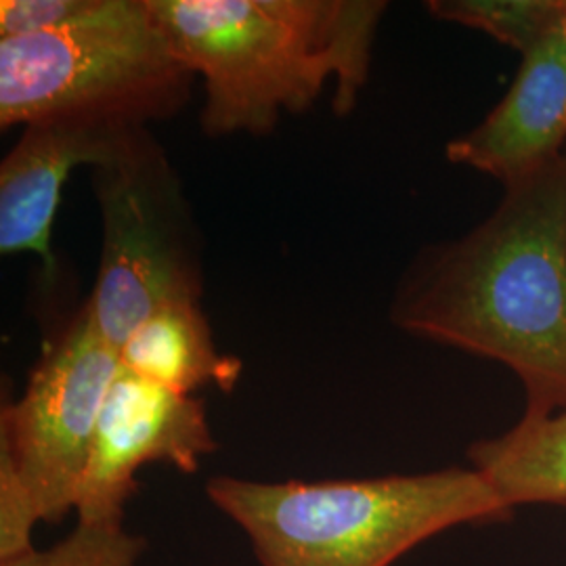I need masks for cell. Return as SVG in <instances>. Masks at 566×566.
I'll return each mask as SVG.
<instances>
[{"mask_svg": "<svg viewBox=\"0 0 566 566\" xmlns=\"http://www.w3.org/2000/svg\"><path fill=\"white\" fill-rule=\"evenodd\" d=\"M390 322L409 336L507 367L521 418L566 409V154L504 189L476 227L428 243L395 287Z\"/></svg>", "mask_w": 566, "mask_h": 566, "instance_id": "6da1fadb", "label": "cell"}, {"mask_svg": "<svg viewBox=\"0 0 566 566\" xmlns=\"http://www.w3.org/2000/svg\"><path fill=\"white\" fill-rule=\"evenodd\" d=\"M179 60L203 82L208 137L266 135L322 99L350 114L386 13L378 0H149Z\"/></svg>", "mask_w": 566, "mask_h": 566, "instance_id": "7a4b0ae2", "label": "cell"}, {"mask_svg": "<svg viewBox=\"0 0 566 566\" xmlns=\"http://www.w3.org/2000/svg\"><path fill=\"white\" fill-rule=\"evenodd\" d=\"M206 495L242 528L261 566H390L449 528L514 514L462 465L315 483L214 476Z\"/></svg>", "mask_w": 566, "mask_h": 566, "instance_id": "3957f363", "label": "cell"}, {"mask_svg": "<svg viewBox=\"0 0 566 566\" xmlns=\"http://www.w3.org/2000/svg\"><path fill=\"white\" fill-rule=\"evenodd\" d=\"M193 78L149 0H102L95 13L60 30L0 39V126H147L181 112Z\"/></svg>", "mask_w": 566, "mask_h": 566, "instance_id": "277c9868", "label": "cell"}, {"mask_svg": "<svg viewBox=\"0 0 566 566\" xmlns=\"http://www.w3.org/2000/svg\"><path fill=\"white\" fill-rule=\"evenodd\" d=\"M103 223L102 263L86 308L120 353L166 304L200 301L202 242L181 181L149 130L93 168Z\"/></svg>", "mask_w": 566, "mask_h": 566, "instance_id": "5b68a950", "label": "cell"}, {"mask_svg": "<svg viewBox=\"0 0 566 566\" xmlns=\"http://www.w3.org/2000/svg\"><path fill=\"white\" fill-rule=\"evenodd\" d=\"M120 353L107 343L86 304L32 369L18 401L0 416V464L20 481L41 523L74 512L76 491Z\"/></svg>", "mask_w": 566, "mask_h": 566, "instance_id": "8992f818", "label": "cell"}, {"mask_svg": "<svg viewBox=\"0 0 566 566\" xmlns=\"http://www.w3.org/2000/svg\"><path fill=\"white\" fill-rule=\"evenodd\" d=\"M217 447L202 399L166 390L120 367L76 491V521L124 525L142 468L168 464L193 474Z\"/></svg>", "mask_w": 566, "mask_h": 566, "instance_id": "52a82bcc", "label": "cell"}, {"mask_svg": "<svg viewBox=\"0 0 566 566\" xmlns=\"http://www.w3.org/2000/svg\"><path fill=\"white\" fill-rule=\"evenodd\" d=\"M147 126L112 122L42 120L23 126L0 166V252H34L46 275L57 263L51 231L61 191L78 166L99 168L120 156Z\"/></svg>", "mask_w": 566, "mask_h": 566, "instance_id": "ba28073f", "label": "cell"}, {"mask_svg": "<svg viewBox=\"0 0 566 566\" xmlns=\"http://www.w3.org/2000/svg\"><path fill=\"white\" fill-rule=\"evenodd\" d=\"M566 154V51L560 30L521 57L506 95L446 145L447 163L504 189L533 179Z\"/></svg>", "mask_w": 566, "mask_h": 566, "instance_id": "9c48e42d", "label": "cell"}, {"mask_svg": "<svg viewBox=\"0 0 566 566\" xmlns=\"http://www.w3.org/2000/svg\"><path fill=\"white\" fill-rule=\"evenodd\" d=\"M120 365L179 395L208 385L229 392L243 371L242 359L217 350L200 301L166 304L145 319L122 346Z\"/></svg>", "mask_w": 566, "mask_h": 566, "instance_id": "30bf717a", "label": "cell"}, {"mask_svg": "<svg viewBox=\"0 0 566 566\" xmlns=\"http://www.w3.org/2000/svg\"><path fill=\"white\" fill-rule=\"evenodd\" d=\"M468 462L512 512L566 506V409L539 420L521 418L500 437L472 443Z\"/></svg>", "mask_w": 566, "mask_h": 566, "instance_id": "8fae6325", "label": "cell"}, {"mask_svg": "<svg viewBox=\"0 0 566 566\" xmlns=\"http://www.w3.org/2000/svg\"><path fill=\"white\" fill-rule=\"evenodd\" d=\"M437 20L483 32L521 57L563 28L566 0H430Z\"/></svg>", "mask_w": 566, "mask_h": 566, "instance_id": "7c38bea8", "label": "cell"}, {"mask_svg": "<svg viewBox=\"0 0 566 566\" xmlns=\"http://www.w3.org/2000/svg\"><path fill=\"white\" fill-rule=\"evenodd\" d=\"M145 539L126 525H82L44 549H30L0 566H139Z\"/></svg>", "mask_w": 566, "mask_h": 566, "instance_id": "4fadbf2b", "label": "cell"}, {"mask_svg": "<svg viewBox=\"0 0 566 566\" xmlns=\"http://www.w3.org/2000/svg\"><path fill=\"white\" fill-rule=\"evenodd\" d=\"M102 0H2L0 39H20L60 30L88 18Z\"/></svg>", "mask_w": 566, "mask_h": 566, "instance_id": "5bb4252c", "label": "cell"}, {"mask_svg": "<svg viewBox=\"0 0 566 566\" xmlns=\"http://www.w3.org/2000/svg\"><path fill=\"white\" fill-rule=\"evenodd\" d=\"M39 523L36 507L18 476L0 464V563L34 549L32 533Z\"/></svg>", "mask_w": 566, "mask_h": 566, "instance_id": "9a60e30c", "label": "cell"}, {"mask_svg": "<svg viewBox=\"0 0 566 566\" xmlns=\"http://www.w3.org/2000/svg\"><path fill=\"white\" fill-rule=\"evenodd\" d=\"M560 34H563V42H565V51H566V13H565V20H563V28H560Z\"/></svg>", "mask_w": 566, "mask_h": 566, "instance_id": "2e32d148", "label": "cell"}]
</instances>
